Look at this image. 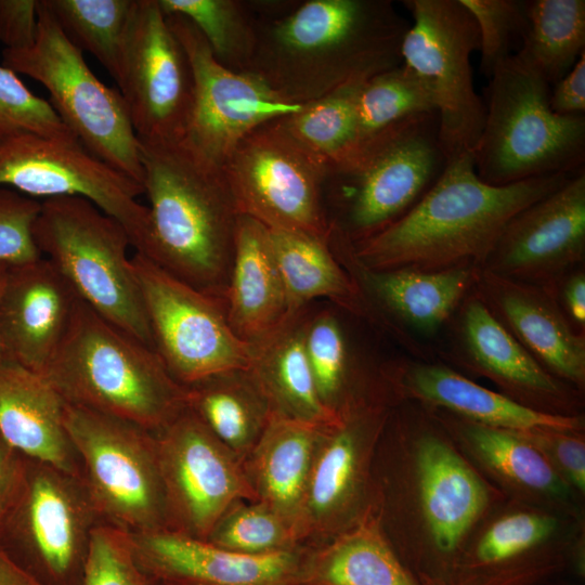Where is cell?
<instances>
[{"label": "cell", "instance_id": "6da1fadb", "mask_svg": "<svg viewBox=\"0 0 585 585\" xmlns=\"http://www.w3.org/2000/svg\"><path fill=\"white\" fill-rule=\"evenodd\" d=\"M410 26L390 0H301L259 18L248 72L287 103L307 104L401 65Z\"/></svg>", "mask_w": 585, "mask_h": 585}, {"label": "cell", "instance_id": "7a4b0ae2", "mask_svg": "<svg viewBox=\"0 0 585 585\" xmlns=\"http://www.w3.org/2000/svg\"><path fill=\"white\" fill-rule=\"evenodd\" d=\"M574 174L491 185L478 177L473 154H461L447 161L407 212L377 234L350 244L352 253L373 270L483 268L507 222Z\"/></svg>", "mask_w": 585, "mask_h": 585}, {"label": "cell", "instance_id": "3957f363", "mask_svg": "<svg viewBox=\"0 0 585 585\" xmlns=\"http://www.w3.org/2000/svg\"><path fill=\"white\" fill-rule=\"evenodd\" d=\"M139 141L148 206L135 252L224 304L242 212L223 167L184 140Z\"/></svg>", "mask_w": 585, "mask_h": 585}, {"label": "cell", "instance_id": "277c9868", "mask_svg": "<svg viewBox=\"0 0 585 585\" xmlns=\"http://www.w3.org/2000/svg\"><path fill=\"white\" fill-rule=\"evenodd\" d=\"M42 376L65 403L156 432L186 408V387L156 351L81 299Z\"/></svg>", "mask_w": 585, "mask_h": 585}, {"label": "cell", "instance_id": "5b68a950", "mask_svg": "<svg viewBox=\"0 0 585 585\" xmlns=\"http://www.w3.org/2000/svg\"><path fill=\"white\" fill-rule=\"evenodd\" d=\"M446 164L437 112L404 119L360 143L324 181L329 236L354 245L377 234L425 195Z\"/></svg>", "mask_w": 585, "mask_h": 585}, {"label": "cell", "instance_id": "8992f818", "mask_svg": "<svg viewBox=\"0 0 585 585\" xmlns=\"http://www.w3.org/2000/svg\"><path fill=\"white\" fill-rule=\"evenodd\" d=\"M489 79L483 128L472 153L482 181L507 185L584 169V115L556 114L550 84L517 55L499 63Z\"/></svg>", "mask_w": 585, "mask_h": 585}, {"label": "cell", "instance_id": "52a82bcc", "mask_svg": "<svg viewBox=\"0 0 585 585\" xmlns=\"http://www.w3.org/2000/svg\"><path fill=\"white\" fill-rule=\"evenodd\" d=\"M34 243L77 296L101 316L153 348L126 229L78 196L43 199Z\"/></svg>", "mask_w": 585, "mask_h": 585}, {"label": "cell", "instance_id": "ba28073f", "mask_svg": "<svg viewBox=\"0 0 585 585\" xmlns=\"http://www.w3.org/2000/svg\"><path fill=\"white\" fill-rule=\"evenodd\" d=\"M37 36L29 48L3 49L2 65L40 82L61 120L92 155L143 182L140 141L119 92L89 68L63 32L46 0L37 1Z\"/></svg>", "mask_w": 585, "mask_h": 585}, {"label": "cell", "instance_id": "9c48e42d", "mask_svg": "<svg viewBox=\"0 0 585 585\" xmlns=\"http://www.w3.org/2000/svg\"><path fill=\"white\" fill-rule=\"evenodd\" d=\"M64 421L101 522L132 534L167 529L154 433L67 403Z\"/></svg>", "mask_w": 585, "mask_h": 585}, {"label": "cell", "instance_id": "30bf717a", "mask_svg": "<svg viewBox=\"0 0 585 585\" xmlns=\"http://www.w3.org/2000/svg\"><path fill=\"white\" fill-rule=\"evenodd\" d=\"M412 15L402 42L403 64L429 89L447 159L473 153L485 106L473 87L471 55L480 48L477 23L459 0H403Z\"/></svg>", "mask_w": 585, "mask_h": 585}, {"label": "cell", "instance_id": "8fae6325", "mask_svg": "<svg viewBox=\"0 0 585 585\" xmlns=\"http://www.w3.org/2000/svg\"><path fill=\"white\" fill-rule=\"evenodd\" d=\"M100 522L81 477L27 458L0 545L43 585H81L91 534Z\"/></svg>", "mask_w": 585, "mask_h": 585}, {"label": "cell", "instance_id": "7c38bea8", "mask_svg": "<svg viewBox=\"0 0 585 585\" xmlns=\"http://www.w3.org/2000/svg\"><path fill=\"white\" fill-rule=\"evenodd\" d=\"M223 169L242 214L270 230L328 243L327 169L274 120L249 132Z\"/></svg>", "mask_w": 585, "mask_h": 585}, {"label": "cell", "instance_id": "4fadbf2b", "mask_svg": "<svg viewBox=\"0 0 585 585\" xmlns=\"http://www.w3.org/2000/svg\"><path fill=\"white\" fill-rule=\"evenodd\" d=\"M153 347L183 386L247 368L251 344L231 328L224 304L170 275L143 255L131 257Z\"/></svg>", "mask_w": 585, "mask_h": 585}, {"label": "cell", "instance_id": "5bb4252c", "mask_svg": "<svg viewBox=\"0 0 585 585\" xmlns=\"http://www.w3.org/2000/svg\"><path fill=\"white\" fill-rule=\"evenodd\" d=\"M0 186L44 199L83 197L127 231L135 251L144 237L147 207L143 186L89 153L77 139L34 133L0 138Z\"/></svg>", "mask_w": 585, "mask_h": 585}, {"label": "cell", "instance_id": "9a60e30c", "mask_svg": "<svg viewBox=\"0 0 585 585\" xmlns=\"http://www.w3.org/2000/svg\"><path fill=\"white\" fill-rule=\"evenodd\" d=\"M115 81L140 140L184 139L193 108V76L158 0H134Z\"/></svg>", "mask_w": 585, "mask_h": 585}, {"label": "cell", "instance_id": "2e32d148", "mask_svg": "<svg viewBox=\"0 0 585 585\" xmlns=\"http://www.w3.org/2000/svg\"><path fill=\"white\" fill-rule=\"evenodd\" d=\"M153 433L168 530L206 540L231 504L256 500L243 461L188 408Z\"/></svg>", "mask_w": 585, "mask_h": 585}, {"label": "cell", "instance_id": "e0dca14e", "mask_svg": "<svg viewBox=\"0 0 585 585\" xmlns=\"http://www.w3.org/2000/svg\"><path fill=\"white\" fill-rule=\"evenodd\" d=\"M387 417L380 400L361 393L326 429L298 520L302 545H315L344 531L373 504L367 500L370 461Z\"/></svg>", "mask_w": 585, "mask_h": 585}, {"label": "cell", "instance_id": "ac0fdd59", "mask_svg": "<svg viewBox=\"0 0 585 585\" xmlns=\"http://www.w3.org/2000/svg\"><path fill=\"white\" fill-rule=\"evenodd\" d=\"M183 47L193 76V108L184 141L223 167L237 144L259 126L298 110L252 73L221 65L207 41L187 18L166 15Z\"/></svg>", "mask_w": 585, "mask_h": 585}, {"label": "cell", "instance_id": "d6986e66", "mask_svg": "<svg viewBox=\"0 0 585 585\" xmlns=\"http://www.w3.org/2000/svg\"><path fill=\"white\" fill-rule=\"evenodd\" d=\"M585 257V172L515 214L499 234L484 269L519 282L548 286Z\"/></svg>", "mask_w": 585, "mask_h": 585}, {"label": "cell", "instance_id": "ffe728a7", "mask_svg": "<svg viewBox=\"0 0 585 585\" xmlns=\"http://www.w3.org/2000/svg\"><path fill=\"white\" fill-rule=\"evenodd\" d=\"M450 323L453 344L448 354L458 364L490 378L518 403L549 414L575 416L574 390L545 369L473 289Z\"/></svg>", "mask_w": 585, "mask_h": 585}, {"label": "cell", "instance_id": "44dd1931", "mask_svg": "<svg viewBox=\"0 0 585 585\" xmlns=\"http://www.w3.org/2000/svg\"><path fill=\"white\" fill-rule=\"evenodd\" d=\"M130 535L136 562L161 585H299L307 547L252 556L168 529Z\"/></svg>", "mask_w": 585, "mask_h": 585}, {"label": "cell", "instance_id": "7402d4cb", "mask_svg": "<svg viewBox=\"0 0 585 585\" xmlns=\"http://www.w3.org/2000/svg\"><path fill=\"white\" fill-rule=\"evenodd\" d=\"M80 298L46 258L10 264L0 299L3 359L43 374Z\"/></svg>", "mask_w": 585, "mask_h": 585}, {"label": "cell", "instance_id": "603a6c76", "mask_svg": "<svg viewBox=\"0 0 585 585\" xmlns=\"http://www.w3.org/2000/svg\"><path fill=\"white\" fill-rule=\"evenodd\" d=\"M473 291L545 369L570 386L584 388L585 335L573 328L546 287L481 268Z\"/></svg>", "mask_w": 585, "mask_h": 585}, {"label": "cell", "instance_id": "cb8c5ba5", "mask_svg": "<svg viewBox=\"0 0 585 585\" xmlns=\"http://www.w3.org/2000/svg\"><path fill=\"white\" fill-rule=\"evenodd\" d=\"M328 246L385 317L410 333L414 330L424 335H432L450 323L472 291L481 269L373 270L355 259L347 240L332 236Z\"/></svg>", "mask_w": 585, "mask_h": 585}, {"label": "cell", "instance_id": "d4e9b609", "mask_svg": "<svg viewBox=\"0 0 585 585\" xmlns=\"http://www.w3.org/2000/svg\"><path fill=\"white\" fill-rule=\"evenodd\" d=\"M384 375L396 393L479 425L509 431L538 428L581 431L583 428V420L576 415H555L528 407L445 365L401 362L388 366Z\"/></svg>", "mask_w": 585, "mask_h": 585}, {"label": "cell", "instance_id": "484cf974", "mask_svg": "<svg viewBox=\"0 0 585 585\" xmlns=\"http://www.w3.org/2000/svg\"><path fill=\"white\" fill-rule=\"evenodd\" d=\"M268 231L290 314L308 308L315 299H327L382 328L413 354L421 353L422 344L413 334L389 321L368 301L328 243L289 232Z\"/></svg>", "mask_w": 585, "mask_h": 585}, {"label": "cell", "instance_id": "4316f807", "mask_svg": "<svg viewBox=\"0 0 585 585\" xmlns=\"http://www.w3.org/2000/svg\"><path fill=\"white\" fill-rule=\"evenodd\" d=\"M64 410L65 401L41 374L0 360V437L28 459L81 477Z\"/></svg>", "mask_w": 585, "mask_h": 585}, {"label": "cell", "instance_id": "83f0119b", "mask_svg": "<svg viewBox=\"0 0 585 585\" xmlns=\"http://www.w3.org/2000/svg\"><path fill=\"white\" fill-rule=\"evenodd\" d=\"M416 467L428 532L440 552L451 554L483 514L489 492L468 463L438 437L419 440Z\"/></svg>", "mask_w": 585, "mask_h": 585}, {"label": "cell", "instance_id": "f1b7e54d", "mask_svg": "<svg viewBox=\"0 0 585 585\" xmlns=\"http://www.w3.org/2000/svg\"><path fill=\"white\" fill-rule=\"evenodd\" d=\"M224 310L235 335L249 344L266 337L291 315L268 227L245 214L237 224Z\"/></svg>", "mask_w": 585, "mask_h": 585}, {"label": "cell", "instance_id": "f546056e", "mask_svg": "<svg viewBox=\"0 0 585 585\" xmlns=\"http://www.w3.org/2000/svg\"><path fill=\"white\" fill-rule=\"evenodd\" d=\"M328 427L272 414L243 461L256 500L281 514L297 532L313 460Z\"/></svg>", "mask_w": 585, "mask_h": 585}, {"label": "cell", "instance_id": "4dcf8cb0", "mask_svg": "<svg viewBox=\"0 0 585 585\" xmlns=\"http://www.w3.org/2000/svg\"><path fill=\"white\" fill-rule=\"evenodd\" d=\"M299 585H420L388 543L377 505L350 528L307 546Z\"/></svg>", "mask_w": 585, "mask_h": 585}, {"label": "cell", "instance_id": "1f68e13d", "mask_svg": "<svg viewBox=\"0 0 585 585\" xmlns=\"http://www.w3.org/2000/svg\"><path fill=\"white\" fill-rule=\"evenodd\" d=\"M309 307L289 315L274 332L251 344L249 369L261 387L272 414L330 426L340 414L322 402L307 359L303 325Z\"/></svg>", "mask_w": 585, "mask_h": 585}, {"label": "cell", "instance_id": "d6a6232c", "mask_svg": "<svg viewBox=\"0 0 585 585\" xmlns=\"http://www.w3.org/2000/svg\"><path fill=\"white\" fill-rule=\"evenodd\" d=\"M185 387L187 408L244 461L272 416L251 370L230 369Z\"/></svg>", "mask_w": 585, "mask_h": 585}, {"label": "cell", "instance_id": "836d02e7", "mask_svg": "<svg viewBox=\"0 0 585 585\" xmlns=\"http://www.w3.org/2000/svg\"><path fill=\"white\" fill-rule=\"evenodd\" d=\"M528 20L526 35L515 55L551 87L585 52V1L530 0Z\"/></svg>", "mask_w": 585, "mask_h": 585}, {"label": "cell", "instance_id": "e575fe53", "mask_svg": "<svg viewBox=\"0 0 585 585\" xmlns=\"http://www.w3.org/2000/svg\"><path fill=\"white\" fill-rule=\"evenodd\" d=\"M454 424L476 457L504 481L550 497L568 494L569 484L545 456L519 433L461 418Z\"/></svg>", "mask_w": 585, "mask_h": 585}, {"label": "cell", "instance_id": "d590c367", "mask_svg": "<svg viewBox=\"0 0 585 585\" xmlns=\"http://www.w3.org/2000/svg\"><path fill=\"white\" fill-rule=\"evenodd\" d=\"M165 15L180 14L199 30L224 67L248 72L258 43L259 17L251 1L158 0Z\"/></svg>", "mask_w": 585, "mask_h": 585}, {"label": "cell", "instance_id": "8d00e7d4", "mask_svg": "<svg viewBox=\"0 0 585 585\" xmlns=\"http://www.w3.org/2000/svg\"><path fill=\"white\" fill-rule=\"evenodd\" d=\"M359 87H343L274 119L281 129L325 166L327 173L356 146L355 100Z\"/></svg>", "mask_w": 585, "mask_h": 585}, {"label": "cell", "instance_id": "74e56055", "mask_svg": "<svg viewBox=\"0 0 585 585\" xmlns=\"http://www.w3.org/2000/svg\"><path fill=\"white\" fill-rule=\"evenodd\" d=\"M66 37L114 78L134 0H46Z\"/></svg>", "mask_w": 585, "mask_h": 585}, {"label": "cell", "instance_id": "f35d334b", "mask_svg": "<svg viewBox=\"0 0 585 585\" xmlns=\"http://www.w3.org/2000/svg\"><path fill=\"white\" fill-rule=\"evenodd\" d=\"M430 112H437L432 95L408 66L402 63L378 74L358 89L356 145L404 119Z\"/></svg>", "mask_w": 585, "mask_h": 585}, {"label": "cell", "instance_id": "ab89813d", "mask_svg": "<svg viewBox=\"0 0 585 585\" xmlns=\"http://www.w3.org/2000/svg\"><path fill=\"white\" fill-rule=\"evenodd\" d=\"M307 359L318 395L336 414L361 393L354 389L353 359L335 311H307L303 325Z\"/></svg>", "mask_w": 585, "mask_h": 585}, {"label": "cell", "instance_id": "60d3db41", "mask_svg": "<svg viewBox=\"0 0 585 585\" xmlns=\"http://www.w3.org/2000/svg\"><path fill=\"white\" fill-rule=\"evenodd\" d=\"M207 541L244 555H268L302 547L296 528L259 500L238 499L220 516Z\"/></svg>", "mask_w": 585, "mask_h": 585}, {"label": "cell", "instance_id": "b9f144b4", "mask_svg": "<svg viewBox=\"0 0 585 585\" xmlns=\"http://www.w3.org/2000/svg\"><path fill=\"white\" fill-rule=\"evenodd\" d=\"M477 23L481 73L490 78L496 66L519 52L528 31L526 0H459Z\"/></svg>", "mask_w": 585, "mask_h": 585}, {"label": "cell", "instance_id": "7bdbcfd3", "mask_svg": "<svg viewBox=\"0 0 585 585\" xmlns=\"http://www.w3.org/2000/svg\"><path fill=\"white\" fill-rule=\"evenodd\" d=\"M17 133L75 138L49 101L34 94L16 73L0 65V138Z\"/></svg>", "mask_w": 585, "mask_h": 585}, {"label": "cell", "instance_id": "ee69618b", "mask_svg": "<svg viewBox=\"0 0 585 585\" xmlns=\"http://www.w3.org/2000/svg\"><path fill=\"white\" fill-rule=\"evenodd\" d=\"M136 562L129 532L100 522L92 531L81 585H155Z\"/></svg>", "mask_w": 585, "mask_h": 585}, {"label": "cell", "instance_id": "f6af8a7d", "mask_svg": "<svg viewBox=\"0 0 585 585\" xmlns=\"http://www.w3.org/2000/svg\"><path fill=\"white\" fill-rule=\"evenodd\" d=\"M556 528V518L547 514L517 511L506 515L481 535L474 558L485 566L507 561L546 541Z\"/></svg>", "mask_w": 585, "mask_h": 585}, {"label": "cell", "instance_id": "bcb514c9", "mask_svg": "<svg viewBox=\"0 0 585 585\" xmlns=\"http://www.w3.org/2000/svg\"><path fill=\"white\" fill-rule=\"evenodd\" d=\"M41 203L9 187H0V261L9 264L40 256L32 238V224Z\"/></svg>", "mask_w": 585, "mask_h": 585}, {"label": "cell", "instance_id": "7dc6e473", "mask_svg": "<svg viewBox=\"0 0 585 585\" xmlns=\"http://www.w3.org/2000/svg\"><path fill=\"white\" fill-rule=\"evenodd\" d=\"M515 432L538 450L569 486L585 491V442L581 431L538 428Z\"/></svg>", "mask_w": 585, "mask_h": 585}, {"label": "cell", "instance_id": "c3c4849f", "mask_svg": "<svg viewBox=\"0 0 585 585\" xmlns=\"http://www.w3.org/2000/svg\"><path fill=\"white\" fill-rule=\"evenodd\" d=\"M38 0H0V42L4 49L32 46L37 36Z\"/></svg>", "mask_w": 585, "mask_h": 585}, {"label": "cell", "instance_id": "681fc988", "mask_svg": "<svg viewBox=\"0 0 585 585\" xmlns=\"http://www.w3.org/2000/svg\"><path fill=\"white\" fill-rule=\"evenodd\" d=\"M26 468L27 458L0 437V529L21 494Z\"/></svg>", "mask_w": 585, "mask_h": 585}, {"label": "cell", "instance_id": "f907efd6", "mask_svg": "<svg viewBox=\"0 0 585 585\" xmlns=\"http://www.w3.org/2000/svg\"><path fill=\"white\" fill-rule=\"evenodd\" d=\"M557 300L571 325L585 335V272L580 266L544 286Z\"/></svg>", "mask_w": 585, "mask_h": 585}, {"label": "cell", "instance_id": "816d5d0a", "mask_svg": "<svg viewBox=\"0 0 585 585\" xmlns=\"http://www.w3.org/2000/svg\"><path fill=\"white\" fill-rule=\"evenodd\" d=\"M551 109L559 115L574 116L585 113V52L572 69L550 90Z\"/></svg>", "mask_w": 585, "mask_h": 585}, {"label": "cell", "instance_id": "f5cc1de1", "mask_svg": "<svg viewBox=\"0 0 585 585\" xmlns=\"http://www.w3.org/2000/svg\"><path fill=\"white\" fill-rule=\"evenodd\" d=\"M0 585H43L21 568L0 545Z\"/></svg>", "mask_w": 585, "mask_h": 585}, {"label": "cell", "instance_id": "db71d44e", "mask_svg": "<svg viewBox=\"0 0 585 585\" xmlns=\"http://www.w3.org/2000/svg\"><path fill=\"white\" fill-rule=\"evenodd\" d=\"M9 265V263L0 261V299L5 284ZM1 359H3V350L0 342V360Z\"/></svg>", "mask_w": 585, "mask_h": 585}, {"label": "cell", "instance_id": "11a10c76", "mask_svg": "<svg viewBox=\"0 0 585 585\" xmlns=\"http://www.w3.org/2000/svg\"><path fill=\"white\" fill-rule=\"evenodd\" d=\"M420 585H445L442 581L421 574Z\"/></svg>", "mask_w": 585, "mask_h": 585}]
</instances>
